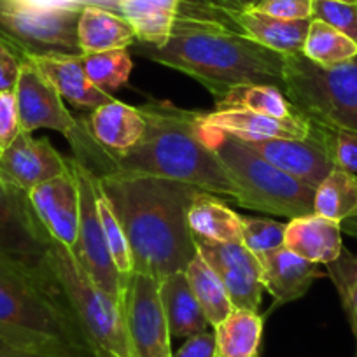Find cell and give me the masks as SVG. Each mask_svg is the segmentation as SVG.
<instances>
[{"label":"cell","mask_w":357,"mask_h":357,"mask_svg":"<svg viewBox=\"0 0 357 357\" xmlns=\"http://www.w3.org/2000/svg\"><path fill=\"white\" fill-rule=\"evenodd\" d=\"M226 11V9H225ZM247 37L268 50L289 56L303 53L305 39L312 20H282L250 8L245 11H226Z\"/></svg>","instance_id":"21"},{"label":"cell","mask_w":357,"mask_h":357,"mask_svg":"<svg viewBox=\"0 0 357 357\" xmlns=\"http://www.w3.org/2000/svg\"><path fill=\"white\" fill-rule=\"evenodd\" d=\"M200 125L219 130L240 140H268V139H305L314 132V123L305 116L294 118H270L257 112L242 109H226V111L200 112Z\"/></svg>","instance_id":"17"},{"label":"cell","mask_w":357,"mask_h":357,"mask_svg":"<svg viewBox=\"0 0 357 357\" xmlns=\"http://www.w3.org/2000/svg\"><path fill=\"white\" fill-rule=\"evenodd\" d=\"M0 357H60V356H50V354L30 352V350H20V349H0Z\"/></svg>","instance_id":"43"},{"label":"cell","mask_w":357,"mask_h":357,"mask_svg":"<svg viewBox=\"0 0 357 357\" xmlns=\"http://www.w3.org/2000/svg\"><path fill=\"white\" fill-rule=\"evenodd\" d=\"M184 273H186L191 291L197 296L208 324L215 328L219 322L225 321L233 312V303L226 293L225 284L221 282L218 273L212 270L211 264L198 252L190 261Z\"/></svg>","instance_id":"28"},{"label":"cell","mask_w":357,"mask_h":357,"mask_svg":"<svg viewBox=\"0 0 357 357\" xmlns=\"http://www.w3.org/2000/svg\"><path fill=\"white\" fill-rule=\"evenodd\" d=\"M93 354H95V357H119V356H116V354L109 352V350L100 349V347H93Z\"/></svg>","instance_id":"44"},{"label":"cell","mask_w":357,"mask_h":357,"mask_svg":"<svg viewBox=\"0 0 357 357\" xmlns=\"http://www.w3.org/2000/svg\"><path fill=\"white\" fill-rule=\"evenodd\" d=\"M338 2H357V0H338Z\"/></svg>","instance_id":"46"},{"label":"cell","mask_w":357,"mask_h":357,"mask_svg":"<svg viewBox=\"0 0 357 357\" xmlns=\"http://www.w3.org/2000/svg\"><path fill=\"white\" fill-rule=\"evenodd\" d=\"M15 95L22 132L47 128L60 132L68 140L77 133L81 121L68 112L60 93L26 60L20 68Z\"/></svg>","instance_id":"13"},{"label":"cell","mask_w":357,"mask_h":357,"mask_svg":"<svg viewBox=\"0 0 357 357\" xmlns=\"http://www.w3.org/2000/svg\"><path fill=\"white\" fill-rule=\"evenodd\" d=\"M160 298L172 338H190L208 331V321L191 291L184 272L172 273L160 282Z\"/></svg>","instance_id":"23"},{"label":"cell","mask_w":357,"mask_h":357,"mask_svg":"<svg viewBox=\"0 0 357 357\" xmlns=\"http://www.w3.org/2000/svg\"><path fill=\"white\" fill-rule=\"evenodd\" d=\"M261 264V282L272 294L275 307L303 298L317 279L324 277L317 263L300 257L286 247L257 256Z\"/></svg>","instance_id":"18"},{"label":"cell","mask_w":357,"mask_h":357,"mask_svg":"<svg viewBox=\"0 0 357 357\" xmlns=\"http://www.w3.org/2000/svg\"><path fill=\"white\" fill-rule=\"evenodd\" d=\"M0 349H13V347H9V345H8V343H6V342H4V340L0 338Z\"/></svg>","instance_id":"45"},{"label":"cell","mask_w":357,"mask_h":357,"mask_svg":"<svg viewBox=\"0 0 357 357\" xmlns=\"http://www.w3.org/2000/svg\"><path fill=\"white\" fill-rule=\"evenodd\" d=\"M22 132L15 89L0 91V153Z\"/></svg>","instance_id":"37"},{"label":"cell","mask_w":357,"mask_h":357,"mask_svg":"<svg viewBox=\"0 0 357 357\" xmlns=\"http://www.w3.org/2000/svg\"><path fill=\"white\" fill-rule=\"evenodd\" d=\"M312 20L333 26L357 44V2L312 0Z\"/></svg>","instance_id":"35"},{"label":"cell","mask_w":357,"mask_h":357,"mask_svg":"<svg viewBox=\"0 0 357 357\" xmlns=\"http://www.w3.org/2000/svg\"><path fill=\"white\" fill-rule=\"evenodd\" d=\"M25 58L0 37V91L15 89Z\"/></svg>","instance_id":"39"},{"label":"cell","mask_w":357,"mask_h":357,"mask_svg":"<svg viewBox=\"0 0 357 357\" xmlns=\"http://www.w3.org/2000/svg\"><path fill=\"white\" fill-rule=\"evenodd\" d=\"M243 142L268 163L300 178L315 190L335 168L322 140L321 128L315 123L314 132L305 139H268Z\"/></svg>","instance_id":"15"},{"label":"cell","mask_w":357,"mask_h":357,"mask_svg":"<svg viewBox=\"0 0 357 357\" xmlns=\"http://www.w3.org/2000/svg\"><path fill=\"white\" fill-rule=\"evenodd\" d=\"M79 188V229L74 250L75 257L91 279L112 300L125 307L128 284L116 268L105 243L104 229L97 211V183L95 174L77 160H68Z\"/></svg>","instance_id":"10"},{"label":"cell","mask_w":357,"mask_h":357,"mask_svg":"<svg viewBox=\"0 0 357 357\" xmlns=\"http://www.w3.org/2000/svg\"><path fill=\"white\" fill-rule=\"evenodd\" d=\"M146 118L142 139L123 154H111L91 137L81 119L79 132L72 137L74 160L84 167H105L121 172L170 178L202 191L233 198L235 190L225 167L207 147L198 132V114L168 100H147L137 105Z\"/></svg>","instance_id":"3"},{"label":"cell","mask_w":357,"mask_h":357,"mask_svg":"<svg viewBox=\"0 0 357 357\" xmlns=\"http://www.w3.org/2000/svg\"><path fill=\"white\" fill-rule=\"evenodd\" d=\"M51 240L30 204L29 193L0 177V256L47 289L63 293L50 266Z\"/></svg>","instance_id":"8"},{"label":"cell","mask_w":357,"mask_h":357,"mask_svg":"<svg viewBox=\"0 0 357 357\" xmlns=\"http://www.w3.org/2000/svg\"><path fill=\"white\" fill-rule=\"evenodd\" d=\"M226 109H242V111L257 112V114L270 116V118H294L300 112L291 105L286 93L277 86H238L231 89L221 102L215 104V111Z\"/></svg>","instance_id":"29"},{"label":"cell","mask_w":357,"mask_h":357,"mask_svg":"<svg viewBox=\"0 0 357 357\" xmlns=\"http://www.w3.org/2000/svg\"><path fill=\"white\" fill-rule=\"evenodd\" d=\"M215 8L226 9V11H245L254 8L259 0H205Z\"/></svg>","instance_id":"42"},{"label":"cell","mask_w":357,"mask_h":357,"mask_svg":"<svg viewBox=\"0 0 357 357\" xmlns=\"http://www.w3.org/2000/svg\"><path fill=\"white\" fill-rule=\"evenodd\" d=\"M68 170V160L54 149L50 139H36L30 132H20L0 153V177L25 193Z\"/></svg>","instance_id":"14"},{"label":"cell","mask_w":357,"mask_h":357,"mask_svg":"<svg viewBox=\"0 0 357 357\" xmlns=\"http://www.w3.org/2000/svg\"><path fill=\"white\" fill-rule=\"evenodd\" d=\"M193 240L197 252L211 264L225 284L233 308L259 310L264 287L256 254L240 242H215L202 236H193Z\"/></svg>","instance_id":"12"},{"label":"cell","mask_w":357,"mask_h":357,"mask_svg":"<svg viewBox=\"0 0 357 357\" xmlns=\"http://www.w3.org/2000/svg\"><path fill=\"white\" fill-rule=\"evenodd\" d=\"M301 54L315 63L333 67L356 58L357 44L333 26L312 20Z\"/></svg>","instance_id":"30"},{"label":"cell","mask_w":357,"mask_h":357,"mask_svg":"<svg viewBox=\"0 0 357 357\" xmlns=\"http://www.w3.org/2000/svg\"><path fill=\"white\" fill-rule=\"evenodd\" d=\"M264 319L257 312L233 308L214 328V357H261Z\"/></svg>","instance_id":"27"},{"label":"cell","mask_w":357,"mask_h":357,"mask_svg":"<svg viewBox=\"0 0 357 357\" xmlns=\"http://www.w3.org/2000/svg\"><path fill=\"white\" fill-rule=\"evenodd\" d=\"M137 51L193 77L208 89L215 104L238 86H277L284 91L286 56L254 43L225 9L205 0H181L167 43H139Z\"/></svg>","instance_id":"1"},{"label":"cell","mask_w":357,"mask_h":357,"mask_svg":"<svg viewBox=\"0 0 357 357\" xmlns=\"http://www.w3.org/2000/svg\"><path fill=\"white\" fill-rule=\"evenodd\" d=\"M125 315L133 357H174L160 280L133 273L126 291Z\"/></svg>","instance_id":"11"},{"label":"cell","mask_w":357,"mask_h":357,"mask_svg":"<svg viewBox=\"0 0 357 357\" xmlns=\"http://www.w3.org/2000/svg\"><path fill=\"white\" fill-rule=\"evenodd\" d=\"M79 50L82 54L111 50H128L137 43L135 30L119 13L88 6L81 11L77 23Z\"/></svg>","instance_id":"24"},{"label":"cell","mask_w":357,"mask_h":357,"mask_svg":"<svg viewBox=\"0 0 357 357\" xmlns=\"http://www.w3.org/2000/svg\"><path fill=\"white\" fill-rule=\"evenodd\" d=\"M95 140L111 154L132 149L146 132V118L139 107L112 98L82 119Z\"/></svg>","instance_id":"20"},{"label":"cell","mask_w":357,"mask_h":357,"mask_svg":"<svg viewBox=\"0 0 357 357\" xmlns=\"http://www.w3.org/2000/svg\"><path fill=\"white\" fill-rule=\"evenodd\" d=\"M0 338L9 347L60 357H95L63 293L0 256Z\"/></svg>","instance_id":"4"},{"label":"cell","mask_w":357,"mask_h":357,"mask_svg":"<svg viewBox=\"0 0 357 357\" xmlns=\"http://www.w3.org/2000/svg\"><path fill=\"white\" fill-rule=\"evenodd\" d=\"M254 9L282 20H312V0H259Z\"/></svg>","instance_id":"38"},{"label":"cell","mask_w":357,"mask_h":357,"mask_svg":"<svg viewBox=\"0 0 357 357\" xmlns=\"http://www.w3.org/2000/svg\"><path fill=\"white\" fill-rule=\"evenodd\" d=\"M25 60L33 65L60 97L70 102L74 107L95 111L114 98L89 81L82 63V54H43L26 56Z\"/></svg>","instance_id":"19"},{"label":"cell","mask_w":357,"mask_h":357,"mask_svg":"<svg viewBox=\"0 0 357 357\" xmlns=\"http://www.w3.org/2000/svg\"><path fill=\"white\" fill-rule=\"evenodd\" d=\"M314 212L357 235V175L333 168L315 190Z\"/></svg>","instance_id":"26"},{"label":"cell","mask_w":357,"mask_h":357,"mask_svg":"<svg viewBox=\"0 0 357 357\" xmlns=\"http://www.w3.org/2000/svg\"><path fill=\"white\" fill-rule=\"evenodd\" d=\"M188 226L193 236L242 243V215L231 211L218 195L207 191H202L190 205Z\"/></svg>","instance_id":"25"},{"label":"cell","mask_w":357,"mask_h":357,"mask_svg":"<svg viewBox=\"0 0 357 357\" xmlns=\"http://www.w3.org/2000/svg\"><path fill=\"white\" fill-rule=\"evenodd\" d=\"M50 266L72 314L91 345L109 350L119 357H133L125 307L104 293L86 273L74 250L56 240H51Z\"/></svg>","instance_id":"7"},{"label":"cell","mask_w":357,"mask_h":357,"mask_svg":"<svg viewBox=\"0 0 357 357\" xmlns=\"http://www.w3.org/2000/svg\"><path fill=\"white\" fill-rule=\"evenodd\" d=\"M79 9H44L20 0H0V37L23 58L82 54L79 50Z\"/></svg>","instance_id":"9"},{"label":"cell","mask_w":357,"mask_h":357,"mask_svg":"<svg viewBox=\"0 0 357 357\" xmlns=\"http://www.w3.org/2000/svg\"><path fill=\"white\" fill-rule=\"evenodd\" d=\"M286 226L287 222L242 215V243L256 256L280 249L284 247Z\"/></svg>","instance_id":"34"},{"label":"cell","mask_w":357,"mask_h":357,"mask_svg":"<svg viewBox=\"0 0 357 357\" xmlns=\"http://www.w3.org/2000/svg\"><path fill=\"white\" fill-rule=\"evenodd\" d=\"M20 2L33 6V8L79 9V11H82L88 6H98V8H105L119 13V0H20Z\"/></svg>","instance_id":"40"},{"label":"cell","mask_w":357,"mask_h":357,"mask_svg":"<svg viewBox=\"0 0 357 357\" xmlns=\"http://www.w3.org/2000/svg\"><path fill=\"white\" fill-rule=\"evenodd\" d=\"M86 74L98 89L111 95L128 82L133 61L128 50H111L82 54Z\"/></svg>","instance_id":"31"},{"label":"cell","mask_w":357,"mask_h":357,"mask_svg":"<svg viewBox=\"0 0 357 357\" xmlns=\"http://www.w3.org/2000/svg\"><path fill=\"white\" fill-rule=\"evenodd\" d=\"M29 198L47 235L74 249L79 229V188L72 168L33 188Z\"/></svg>","instance_id":"16"},{"label":"cell","mask_w":357,"mask_h":357,"mask_svg":"<svg viewBox=\"0 0 357 357\" xmlns=\"http://www.w3.org/2000/svg\"><path fill=\"white\" fill-rule=\"evenodd\" d=\"M95 183H97V211L102 222V229H104L105 243H107V249L114 259L118 272L121 273L126 282H130L132 275L135 273V266H133V256L128 238H126L125 229H123L111 202L107 200L100 183H98L97 175H95Z\"/></svg>","instance_id":"32"},{"label":"cell","mask_w":357,"mask_h":357,"mask_svg":"<svg viewBox=\"0 0 357 357\" xmlns=\"http://www.w3.org/2000/svg\"><path fill=\"white\" fill-rule=\"evenodd\" d=\"M324 266L326 275L331 279L338 291L343 312L357 343V256L343 247L342 254Z\"/></svg>","instance_id":"33"},{"label":"cell","mask_w":357,"mask_h":357,"mask_svg":"<svg viewBox=\"0 0 357 357\" xmlns=\"http://www.w3.org/2000/svg\"><path fill=\"white\" fill-rule=\"evenodd\" d=\"M284 247L317 264H328L342 254V226L319 214L293 218L286 226Z\"/></svg>","instance_id":"22"},{"label":"cell","mask_w":357,"mask_h":357,"mask_svg":"<svg viewBox=\"0 0 357 357\" xmlns=\"http://www.w3.org/2000/svg\"><path fill=\"white\" fill-rule=\"evenodd\" d=\"M198 132L225 167L240 207L287 219L314 214L315 188L268 163L236 137L200 121Z\"/></svg>","instance_id":"5"},{"label":"cell","mask_w":357,"mask_h":357,"mask_svg":"<svg viewBox=\"0 0 357 357\" xmlns=\"http://www.w3.org/2000/svg\"><path fill=\"white\" fill-rule=\"evenodd\" d=\"M284 93L315 125L357 135V56L324 67L301 53L289 54L284 63Z\"/></svg>","instance_id":"6"},{"label":"cell","mask_w":357,"mask_h":357,"mask_svg":"<svg viewBox=\"0 0 357 357\" xmlns=\"http://www.w3.org/2000/svg\"><path fill=\"white\" fill-rule=\"evenodd\" d=\"M89 170L97 175L125 229L135 273L161 282L172 273L186 272L197 254L193 233L188 226V211L202 193L200 188L105 165Z\"/></svg>","instance_id":"2"},{"label":"cell","mask_w":357,"mask_h":357,"mask_svg":"<svg viewBox=\"0 0 357 357\" xmlns=\"http://www.w3.org/2000/svg\"><path fill=\"white\" fill-rule=\"evenodd\" d=\"M322 140L336 168L357 175V135L319 125Z\"/></svg>","instance_id":"36"},{"label":"cell","mask_w":357,"mask_h":357,"mask_svg":"<svg viewBox=\"0 0 357 357\" xmlns=\"http://www.w3.org/2000/svg\"><path fill=\"white\" fill-rule=\"evenodd\" d=\"M215 338L214 333L204 331L186 338L184 345L174 354V357H214Z\"/></svg>","instance_id":"41"}]
</instances>
